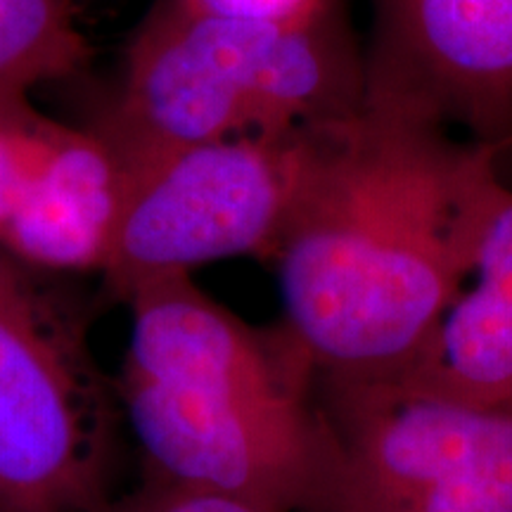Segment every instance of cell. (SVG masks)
Here are the masks:
<instances>
[{"label": "cell", "mask_w": 512, "mask_h": 512, "mask_svg": "<svg viewBox=\"0 0 512 512\" xmlns=\"http://www.w3.org/2000/svg\"><path fill=\"white\" fill-rule=\"evenodd\" d=\"M330 434L320 512H512V408L403 375L323 377Z\"/></svg>", "instance_id": "cell-5"}, {"label": "cell", "mask_w": 512, "mask_h": 512, "mask_svg": "<svg viewBox=\"0 0 512 512\" xmlns=\"http://www.w3.org/2000/svg\"><path fill=\"white\" fill-rule=\"evenodd\" d=\"M126 188L128 169L114 147L98 131L64 126L0 247L53 275L102 273Z\"/></svg>", "instance_id": "cell-8"}, {"label": "cell", "mask_w": 512, "mask_h": 512, "mask_svg": "<svg viewBox=\"0 0 512 512\" xmlns=\"http://www.w3.org/2000/svg\"><path fill=\"white\" fill-rule=\"evenodd\" d=\"M366 102L512 155V0H370Z\"/></svg>", "instance_id": "cell-7"}, {"label": "cell", "mask_w": 512, "mask_h": 512, "mask_svg": "<svg viewBox=\"0 0 512 512\" xmlns=\"http://www.w3.org/2000/svg\"><path fill=\"white\" fill-rule=\"evenodd\" d=\"M470 278L430 347L399 375L479 406L512 408V185L486 219Z\"/></svg>", "instance_id": "cell-9"}, {"label": "cell", "mask_w": 512, "mask_h": 512, "mask_svg": "<svg viewBox=\"0 0 512 512\" xmlns=\"http://www.w3.org/2000/svg\"><path fill=\"white\" fill-rule=\"evenodd\" d=\"M88 57L76 0H0V88L64 79Z\"/></svg>", "instance_id": "cell-10"}, {"label": "cell", "mask_w": 512, "mask_h": 512, "mask_svg": "<svg viewBox=\"0 0 512 512\" xmlns=\"http://www.w3.org/2000/svg\"><path fill=\"white\" fill-rule=\"evenodd\" d=\"M98 512H256L233 498L143 477L138 489L110 498Z\"/></svg>", "instance_id": "cell-13"}, {"label": "cell", "mask_w": 512, "mask_h": 512, "mask_svg": "<svg viewBox=\"0 0 512 512\" xmlns=\"http://www.w3.org/2000/svg\"><path fill=\"white\" fill-rule=\"evenodd\" d=\"M328 124L188 145L126 164L128 188L107 290L124 299L145 280L230 256L273 259Z\"/></svg>", "instance_id": "cell-6"}, {"label": "cell", "mask_w": 512, "mask_h": 512, "mask_svg": "<svg viewBox=\"0 0 512 512\" xmlns=\"http://www.w3.org/2000/svg\"><path fill=\"white\" fill-rule=\"evenodd\" d=\"M503 159L363 105L320 133L275 247L283 328L323 377H389L430 347L505 190Z\"/></svg>", "instance_id": "cell-1"}, {"label": "cell", "mask_w": 512, "mask_h": 512, "mask_svg": "<svg viewBox=\"0 0 512 512\" xmlns=\"http://www.w3.org/2000/svg\"><path fill=\"white\" fill-rule=\"evenodd\" d=\"M363 105L366 57L339 3L306 24L268 27L159 0L95 131L136 164L211 140L332 124Z\"/></svg>", "instance_id": "cell-3"}, {"label": "cell", "mask_w": 512, "mask_h": 512, "mask_svg": "<svg viewBox=\"0 0 512 512\" xmlns=\"http://www.w3.org/2000/svg\"><path fill=\"white\" fill-rule=\"evenodd\" d=\"M121 302L131 335L114 392L143 477L256 512H320L330 434L318 370L290 332L249 325L192 273L145 280Z\"/></svg>", "instance_id": "cell-2"}, {"label": "cell", "mask_w": 512, "mask_h": 512, "mask_svg": "<svg viewBox=\"0 0 512 512\" xmlns=\"http://www.w3.org/2000/svg\"><path fill=\"white\" fill-rule=\"evenodd\" d=\"M50 275L0 247V512H98L112 498L114 380Z\"/></svg>", "instance_id": "cell-4"}, {"label": "cell", "mask_w": 512, "mask_h": 512, "mask_svg": "<svg viewBox=\"0 0 512 512\" xmlns=\"http://www.w3.org/2000/svg\"><path fill=\"white\" fill-rule=\"evenodd\" d=\"M185 12L228 22L297 27L323 15L337 0H166Z\"/></svg>", "instance_id": "cell-12"}, {"label": "cell", "mask_w": 512, "mask_h": 512, "mask_svg": "<svg viewBox=\"0 0 512 512\" xmlns=\"http://www.w3.org/2000/svg\"><path fill=\"white\" fill-rule=\"evenodd\" d=\"M64 124L48 119L27 91L0 88V238L46 164Z\"/></svg>", "instance_id": "cell-11"}]
</instances>
